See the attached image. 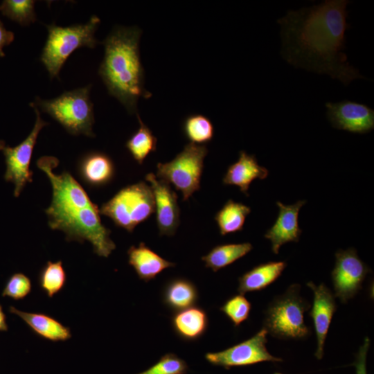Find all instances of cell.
<instances>
[{
  "label": "cell",
  "mask_w": 374,
  "mask_h": 374,
  "mask_svg": "<svg viewBox=\"0 0 374 374\" xmlns=\"http://www.w3.org/2000/svg\"><path fill=\"white\" fill-rule=\"evenodd\" d=\"M145 178L153 193L159 235L172 236L180 223L177 195L169 184L157 178L153 173L147 174Z\"/></svg>",
  "instance_id": "12"
},
{
  "label": "cell",
  "mask_w": 374,
  "mask_h": 374,
  "mask_svg": "<svg viewBox=\"0 0 374 374\" xmlns=\"http://www.w3.org/2000/svg\"><path fill=\"white\" fill-rule=\"evenodd\" d=\"M268 175L269 170L259 165L254 154L241 150L238 159L228 167L222 178V183L226 186L238 187L240 190L248 197L251 184L257 179H266Z\"/></svg>",
  "instance_id": "16"
},
{
  "label": "cell",
  "mask_w": 374,
  "mask_h": 374,
  "mask_svg": "<svg viewBox=\"0 0 374 374\" xmlns=\"http://www.w3.org/2000/svg\"><path fill=\"white\" fill-rule=\"evenodd\" d=\"M142 30L137 26H116L103 42L104 57L98 74L109 94L116 98L130 114H137V103L152 93L144 87L145 73L139 42Z\"/></svg>",
  "instance_id": "3"
},
{
  "label": "cell",
  "mask_w": 374,
  "mask_h": 374,
  "mask_svg": "<svg viewBox=\"0 0 374 374\" xmlns=\"http://www.w3.org/2000/svg\"><path fill=\"white\" fill-rule=\"evenodd\" d=\"M58 163V159L51 156L37 161L52 187V200L45 210L49 227L63 231L67 241L89 242L96 255L107 258L116 249L111 231L103 224L98 206L71 174L53 171Z\"/></svg>",
  "instance_id": "2"
},
{
  "label": "cell",
  "mask_w": 374,
  "mask_h": 374,
  "mask_svg": "<svg viewBox=\"0 0 374 374\" xmlns=\"http://www.w3.org/2000/svg\"><path fill=\"white\" fill-rule=\"evenodd\" d=\"M9 312L20 317L36 335L51 341H65L72 335L69 327L53 317L39 312H28L10 306Z\"/></svg>",
  "instance_id": "19"
},
{
  "label": "cell",
  "mask_w": 374,
  "mask_h": 374,
  "mask_svg": "<svg viewBox=\"0 0 374 374\" xmlns=\"http://www.w3.org/2000/svg\"><path fill=\"white\" fill-rule=\"evenodd\" d=\"M306 200H299L293 204L285 205L277 201L279 213L274 224L267 230L264 237L269 240L271 251L278 254L280 247L287 242H299L302 229L299 227V213Z\"/></svg>",
  "instance_id": "15"
},
{
  "label": "cell",
  "mask_w": 374,
  "mask_h": 374,
  "mask_svg": "<svg viewBox=\"0 0 374 374\" xmlns=\"http://www.w3.org/2000/svg\"><path fill=\"white\" fill-rule=\"evenodd\" d=\"M91 84L72 91H64L59 96L43 100L37 96L33 103L60 123L69 134L95 137L93 105L90 100Z\"/></svg>",
  "instance_id": "6"
},
{
  "label": "cell",
  "mask_w": 374,
  "mask_h": 374,
  "mask_svg": "<svg viewBox=\"0 0 374 374\" xmlns=\"http://www.w3.org/2000/svg\"><path fill=\"white\" fill-rule=\"evenodd\" d=\"M370 346V339L365 337L363 344L359 347L358 352L355 355V361L353 365L356 369V374H367L366 372V357Z\"/></svg>",
  "instance_id": "32"
},
{
  "label": "cell",
  "mask_w": 374,
  "mask_h": 374,
  "mask_svg": "<svg viewBox=\"0 0 374 374\" xmlns=\"http://www.w3.org/2000/svg\"><path fill=\"white\" fill-rule=\"evenodd\" d=\"M128 263L133 267L139 279L149 282L155 279L164 269L175 266V264L160 256L141 242L139 246H131L127 251Z\"/></svg>",
  "instance_id": "18"
},
{
  "label": "cell",
  "mask_w": 374,
  "mask_h": 374,
  "mask_svg": "<svg viewBox=\"0 0 374 374\" xmlns=\"http://www.w3.org/2000/svg\"><path fill=\"white\" fill-rule=\"evenodd\" d=\"M251 209L249 206L229 199L216 213L214 219L222 236L241 231Z\"/></svg>",
  "instance_id": "24"
},
{
  "label": "cell",
  "mask_w": 374,
  "mask_h": 374,
  "mask_svg": "<svg viewBox=\"0 0 374 374\" xmlns=\"http://www.w3.org/2000/svg\"><path fill=\"white\" fill-rule=\"evenodd\" d=\"M78 173L81 180L91 188L109 184L116 173L112 159L105 153L91 151L81 157L78 163Z\"/></svg>",
  "instance_id": "17"
},
{
  "label": "cell",
  "mask_w": 374,
  "mask_h": 374,
  "mask_svg": "<svg viewBox=\"0 0 374 374\" xmlns=\"http://www.w3.org/2000/svg\"><path fill=\"white\" fill-rule=\"evenodd\" d=\"M139 128L126 141L125 148L139 165L143 164L148 156L157 150V139L151 130L136 114Z\"/></svg>",
  "instance_id": "25"
},
{
  "label": "cell",
  "mask_w": 374,
  "mask_h": 374,
  "mask_svg": "<svg viewBox=\"0 0 374 374\" xmlns=\"http://www.w3.org/2000/svg\"><path fill=\"white\" fill-rule=\"evenodd\" d=\"M100 213L129 233L154 213V199L150 186L141 181L122 188L103 204Z\"/></svg>",
  "instance_id": "7"
},
{
  "label": "cell",
  "mask_w": 374,
  "mask_h": 374,
  "mask_svg": "<svg viewBox=\"0 0 374 374\" xmlns=\"http://www.w3.org/2000/svg\"><path fill=\"white\" fill-rule=\"evenodd\" d=\"M286 267L285 261H269L253 267L238 278V292L244 295L265 289L280 276Z\"/></svg>",
  "instance_id": "21"
},
{
  "label": "cell",
  "mask_w": 374,
  "mask_h": 374,
  "mask_svg": "<svg viewBox=\"0 0 374 374\" xmlns=\"http://www.w3.org/2000/svg\"><path fill=\"white\" fill-rule=\"evenodd\" d=\"M252 249L253 246L250 242L218 244L213 247L201 259L206 268L217 272L242 258Z\"/></svg>",
  "instance_id": "23"
},
{
  "label": "cell",
  "mask_w": 374,
  "mask_h": 374,
  "mask_svg": "<svg viewBox=\"0 0 374 374\" xmlns=\"http://www.w3.org/2000/svg\"><path fill=\"white\" fill-rule=\"evenodd\" d=\"M8 330V326L6 322V315L0 304V331L6 332Z\"/></svg>",
  "instance_id": "34"
},
{
  "label": "cell",
  "mask_w": 374,
  "mask_h": 374,
  "mask_svg": "<svg viewBox=\"0 0 374 374\" xmlns=\"http://www.w3.org/2000/svg\"><path fill=\"white\" fill-rule=\"evenodd\" d=\"M183 131L191 143L203 145L214 136V127L211 120L202 114L187 116L183 123Z\"/></svg>",
  "instance_id": "27"
},
{
  "label": "cell",
  "mask_w": 374,
  "mask_h": 374,
  "mask_svg": "<svg viewBox=\"0 0 374 374\" xmlns=\"http://www.w3.org/2000/svg\"><path fill=\"white\" fill-rule=\"evenodd\" d=\"M186 362L174 353H167L147 370L137 374H186Z\"/></svg>",
  "instance_id": "30"
},
{
  "label": "cell",
  "mask_w": 374,
  "mask_h": 374,
  "mask_svg": "<svg viewBox=\"0 0 374 374\" xmlns=\"http://www.w3.org/2000/svg\"><path fill=\"white\" fill-rule=\"evenodd\" d=\"M31 291L30 279L24 274L17 272L12 274L6 280L1 296L19 301L25 299Z\"/></svg>",
  "instance_id": "31"
},
{
  "label": "cell",
  "mask_w": 374,
  "mask_h": 374,
  "mask_svg": "<svg viewBox=\"0 0 374 374\" xmlns=\"http://www.w3.org/2000/svg\"><path fill=\"white\" fill-rule=\"evenodd\" d=\"M299 284H292L269 304L262 327L268 335L284 340L304 339L311 335L304 321V313L311 305L301 296Z\"/></svg>",
  "instance_id": "5"
},
{
  "label": "cell",
  "mask_w": 374,
  "mask_h": 374,
  "mask_svg": "<svg viewBox=\"0 0 374 374\" xmlns=\"http://www.w3.org/2000/svg\"><path fill=\"white\" fill-rule=\"evenodd\" d=\"M307 285L314 294L310 317L312 319L317 335V346L314 355L317 359H321L329 327L337 310L336 297L324 283L316 285L313 282L310 281L307 283Z\"/></svg>",
  "instance_id": "14"
},
{
  "label": "cell",
  "mask_w": 374,
  "mask_h": 374,
  "mask_svg": "<svg viewBox=\"0 0 374 374\" xmlns=\"http://www.w3.org/2000/svg\"><path fill=\"white\" fill-rule=\"evenodd\" d=\"M371 272V269L359 258L355 249L338 250L331 272L335 296L342 303H346L360 291L364 280Z\"/></svg>",
  "instance_id": "11"
},
{
  "label": "cell",
  "mask_w": 374,
  "mask_h": 374,
  "mask_svg": "<svg viewBox=\"0 0 374 374\" xmlns=\"http://www.w3.org/2000/svg\"><path fill=\"white\" fill-rule=\"evenodd\" d=\"M346 0H326L309 8L289 10L280 24L282 55L290 64L326 74L345 85L365 78L349 64L345 48Z\"/></svg>",
  "instance_id": "1"
},
{
  "label": "cell",
  "mask_w": 374,
  "mask_h": 374,
  "mask_svg": "<svg viewBox=\"0 0 374 374\" xmlns=\"http://www.w3.org/2000/svg\"><path fill=\"white\" fill-rule=\"evenodd\" d=\"M15 39L13 32L8 30L0 20V57H5L3 47L10 45Z\"/></svg>",
  "instance_id": "33"
},
{
  "label": "cell",
  "mask_w": 374,
  "mask_h": 374,
  "mask_svg": "<svg viewBox=\"0 0 374 374\" xmlns=\"http://www.w3.org/2000/svg\"><path fill=\"white\" fill-rule=\"evenodd\" d=\"M208 154L205 145L186 144L170 161L157 164V178L161 179L182 194L187 201L200 189L204 161Z\"/></svg>",
  "instance_id": "8"
},
{
  "label": "cell",
  "mask_w": 374,
  "mask_h": 374,
  "mask_svg": "<svg viewBox=\"0 0 374 374\" xmlns=\"http://www.w3.org/2000/svg\"><path fill=\"white\" fill-rule=\"evenodd\" d=\"M274 374H282V373H274Z\"/></svg>",
  "instance_id": "35"
},
{
  "label": "cell",
  "mask_w": 374,
  "mask_h": 374,
  "mask_svg": "<svg viewBox=\"0 0 374 374\" xmlns=\"http://www.w3.org/2000/svg\"><path fill=\"white\" fill-rule=\"evenodd\" d=\"M251 309V303L240 294L229 298L220 308L235 327L239 326L249 318Z\"/></svg>",
  "instance_id": "29"
},
{
  "label": "cell",
  "mask_w": 374,
  "mask_h": 374,
  "mask_svg": "<svg viewBox=\"0 0 374 374\" xmlns=\"http://www.w3.org/2000/svg\"><path fill=\"white\" fill-rule=\"evenodd\" d=\"M100 23V18L93 15L86 24L60 26L55 24L46 25L48 36L40 56V61L51 79H59L60 71L69 57L77 49L95 48L100 42L95 33Z\"/></svg>",
  "instance_id": "4"
},
{
  "label": "cell",
  "mask_w": 374,
  "mask_h": 374,
  "mask_svg": "<svg viewBox=\"0 0 374 374\" xmlns=\"http://www.w3.org/2000/svg\"><path fill=\"white\" fill-rule=\"evenodd\" d=\"M267 332L262 328L255 335L244 341L220 352L207 353L205 359L211 364L227 370L262 362H283V359L273 356L267 350Z\"/></svg>",
  "instance_id": "10"
},
{
  "label": "cell",
  "mask_w": 374,
  "mask_h": 374,
  "mask_svg": "<svg viewBox=\"0 0 374 374\" xmlns=\"http://www.w3.org/2000/svg\"><path fill=\"white\" fill-rule=\"evenodd\" d=\"M66 283V274L61 260L48 261L38 274V284L50 299L59 293Z\"/></svg>",
  "instance_id": "26"
},
{
  "label": "cell",
  "mask_w": 374,
  "mask_h": 374,
  "mask_svg": "<svg viewBox=\"0 0 374 374\" xmlns=\"http://www.w3.org/2000/svg\"><path fill=\"white\" fill-rule=\"evenodd\" d=\"M198 297L196 285L184 278L171 279L166 283L162 292L163 303L174 312L195 305Z\"/></svg>",
  "instance_id": "22"
},
{
  "label": "cell",
  "mask_w": 374,
  "mask_h": 374,
  "mask_svg": "<svg viewBox=\"0 0 374 374\" xmlns=\"http://www.w3.org/2000/svg\"><path fill=\"white\" fill-rule=\"evenodd\" d=\"M332 126L352 133L365 134L374 129V110L366 105L343 100L326 103Z\"/></svg>",
  "instance_id": "13"
},
{
  "label": "cell",
  "mask_w": 374,
  "mask_h": 374,
  "mask_svg": "<svg viewBox=\"0 0 374 374\" xmlns=\"http://www.w3.org/2000/svg\"><path fill=\"white\" fill-rule=\"evenodd\" d=\"M33 0H4L0 5L3 15L21 26H28L37 20Z\"/></svg>",
  "instance_id": "28"
},
{
  "label": "cell",
  "mask_w": 374,
  "mask_h": 374,
  "mask_svg": "<svg viewBox=\"0 0 374 374\" xmlns=\"http://www.w3.org/2000/svg\"><path fill=\"white\" fill-rule=\"evenodd\" d=\"M30 106L34 109L36 119L33 128L28 136L13 148L6 145L4 141H0V151L4 155L6 166L3 177L6 181L14 184L15 197L20 195L28 183L33 181V172L30 169L33 152L40 131L48 125V123L42 118L37 106L33 103H30Z\"/></svg>",
  "instance_id": "9"
},
{
  "label": "cell",
  "mask_w": 374,
  "mask_h": 374,
  "mask_svg": "<svg viewBox=\"0 0 374 374\" xmlns=\"http://www.w3.org/2000/svg\"><path fill=\"white\" fill-rule=\"evenodd\" d=\"M172 327L178 337L184 341H196L206 332L208 319L206 312L196 305L175 312Z\"/></svg>",
  "instance_id": "20"
}]
</instances>
